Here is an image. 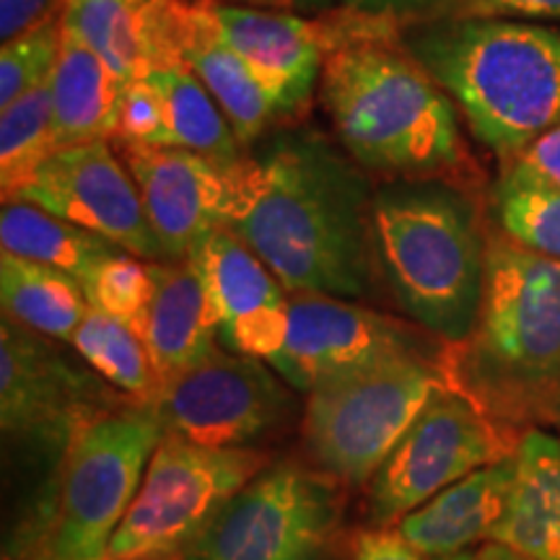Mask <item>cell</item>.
Segmentation results:
<instances>
[{"instance_id": "1", "label": "cell", "mask_w": 560, "mask_h": 560, "mask_svg": "<svg viewBox=\"0 0 560 560\" xmlns=\"http://www.w3.org/2000/svg\"><path fill=\"white\" fill-rule=\"evenodd\" d=\"M226 177V223L289 293L359 301L376 285L371 177L314 128L257 140Z\"/></svg>"}, {"instance_id": "2", "label": "cell", "mask_w": 560, "mask_h": 560, "mask_svg": "<svg viewBox=\"0 0 560 560\" xmlns=\"http://www.w3.org/2000/svg\"><path fill=\"white\" fill-rule=\"evenodd\" d=\"M319 104L342 151L371 179L467 182L459 107L402 42V26L340 9L319 16Z\"/></svg>"}, {"instance_id": "3", "label": "cell", "mask_w": 560, "mask_h": 560, "mask_svg": "<svg viewBox=\"0 0 560 560\" xmlns=\"http://www.w3.org/2000/svg\"><path fill=\"white\" fill-rule=\"evenodd\" d=\"M369 231L376 280L397 312L450 346L470 340L488 262L470 192L450 179L380 182Z\"/></svg>"}, {"instance_id": "4", "label": "cell", "mask_w": 560, "mask_h": 560, "mask_svg": "<svg viewBox=\"0 0 560 560\" xmlns=\"http://www.w3.org/2000/svg\"><path fill=\"white\" fill-rule=\"evenodd\" d=\"M405 47L503 164L560 128V32L532 21L441 19L402 30Z\"/></svg>"}, {"instance_id": "5", "label": "cell", "mask_w": 560, "mask_h": 560, "mask_svg": "<svg viewBox=\"0 0 560 560\" xmlns=\"http://www.w3.org/2000/svg\"><path fill=\"white\" fill-rule=\"evenodd\" d=\"M462 346L459 387L490 416L540 412L560 392V260L488 236L480 317Z\"/></svg>"}, {"instance_id": "6", "label": "cell", "mask_w": 560, "mask_h": 560, "mask_svg": "<svg viewBox=\"0 0 560 560\" xmlns=\"http://www.w3.org/2000/svg\"><path fill=\"white\" fill-rule=\"evenodd\" d=\"M450 384L457 371L441 353L392 359L319 384L306 392V452L335 480L366 486Z\"/></svg>"}, {"instance_id": "7", "label": "cell", "mask_w": 560, "mask_h": 560, "mask_svg": "<svg viewBox=\"0 0 560 560\" xmlns=\"http://www.w3.org/2000/svg\"><path fill=\"white\" fill-rule=\"evenodd\" d=\"M268 467L249 450H210L164 436L153 452L132 506L112 537L107 560H161L185 550L221 509Z\"/></svg>"}, {"instance_id": "8", "label": "cell", "mask_w": 560, "mask_h": 560, "mask_svg": "<svg viewBox=\"0 0 560 560\" xmlns=\"http://www.w3.org/2000/svg\"><path fill=\"white\" fill-rule=\"evenodd\" d=\"M164 431L151 410L104 412L66 452L50 540L52 560H107Z\"/></svg>"}, {"instance_id": "9", "label": "cell", "mask_w": 560, "mask_h": 560, "mask_svg": "<svg viewBox=\"0 0 560 560\" xmlns=\"http://www.w3.org/2000/svg\"><path fill=\"white\" fill-rule=\"evenodd\" d=\"M340 480L296 462L270 465L231 499L185 560H322L342 522Z\"/></svg>"}, {"instance_id": "10", "label": "cell", "mask_w": 560, "mask_h": 560, "mask_svg": "<svg viewBox=\"0 0 560 560\" xmlns=\"http://www.w3.org/2000/svg\"><path fill=\"white\" fill-rule=\"evenodd\" d=\"M514 452L495 418L459 382L450 384L436 392L369 482V524L397 527L444 488Z\"/></svg>"}, {"instance_id": "11", "label": "cell", "mask_w": 560, "mask_h": 560, "mask_svg": "<svg viewBox=\"0 0 560 560\" xmlns=\"http://www.w3.org/2000/svg\"><path fill=\"white\" fill-rule=\"evenodd\" d=\"M285 387L270 363L219 348L208 361L161 382L145 408L164 436L210 450H249L289 412Z\"/></svg>"}, {"instance_id": "12", "label": "cell", "mask_w": 560, "mask_h": 560, "mask_svg": "<svg viewBox=\"0 0 560 560\" xmlns=\"http://www.w3.org/2000/svg\"><path fill=\"white\" fill-rule=\"evenodd\" d=\"M450 342L410 319L392 317L350 299L291 293L285 346L270 366L296 392L408 355H439Z\"/></svg>"}, {"instance_id": "13", "label": "cell", "mask_w": 560, "mask_h": 560, "mask_svg": "<svg viewBox=\"0 0 560 560\" xmlns=\"http://www.w3.org/2000/svg\"><path fill=\"white\" fill-rule=\"evenodd\" d=\"M102 382L52 338L0 322V425L9 439L68 452L79 431L104 416L109 389Z\"/></svg>"}, {"instance_id": "14", "label": "cell", "mask_w": 560, "mask_h": 560, "mask_svg": "<svg viewBox=\"0 0 560 560\" xmlns=\"http://www.w3.org/2000/svg\"><path fill=\"white\" fill-rule=\"evenodd\" d=\"M13 200L32 202L62 221L94 231L140 260L164 262L136 179L109 140L58 149Z\"/></svg>"}, {"instance_id": "15", "label": "cell", "mask_w": 560, "mask_h": 560, "mask_svg": "<svg viewBox=\"0 0 560 560\" xmlns=\"http://www.w3.org/2000/svg\"><path fill=\"white\" fill-rule=\"evenodd\" d=\"M117 156L136 179L145 219L164 262H185L226 223V177L198 153L177 145L115 140Z\"/></svg>"}, {"instance_id": "16", "label": "cell", "mask_w": 560, "mask_h": 560, "mask_svg": "<svg viewBox=\"0 0 560 560\" xmlns=\"http://www.w3.org/2000/svg\"><path fill=\"white\" fill-rule=\"evenodd\" d=\"M219 319V338L234 353L270 363L291 325V293L234 231L221 226L190 257Z\"/></svg>"}, {"instance_id": "17", "label": "cell", "mask_w": 560, "mask_h": 560, "mask_svg": "<svg viewBox=\"0 0 560 560\" xmlns=\"http://www.w3.org/2000/svg\"><path fill=\"white\" fill-rule=\"evenodd\" d=\"M210 21L221 39L247 62L278 117L304 109L314 86H319L325 39L319 21L301 19L285 9L208 0Z\"/></svg>"}, {"instance_id": "18", "label": "cell", "mask_w": 560, "mask_h": 560, "mask_svg": "<svg viewBox=\"0 0 560 560\" xmlns=\"http://www.w3.org/2000/svg\"><path fill=\"white\" fill-rule=\"evenodd\" d=\"M170 39L182 66L198 75L244 149L268 136L278 112L247 62L215 32L208 0H170Z\"/></svg>"}, {"instance_id": "19", "label": "cell", "mask_w": 560, "mask_h": 560, "mask_svg": "<svg viewBox=\"0 0 560 560\" xmlns=\"http://www.w3.org/2000/svg\"><path fill=\"white\" fill-rule=\"evenodd\" d=\"M511 480L514 454L444 488L429 503L410 511L397 524V532L429 560L467 552L472 545L490 540L506 509Z\"/></svg>"}, {"instance_id": "20", "label": "cell", "mask_w": 560, "mask_h": 560, "mask_svg": "<svg viewBox=\"0 0 560 560\" xmlns=\"http://www.w3.org/2000/svg\"><path fill=\"white\" fill-rule=\"evenodd\" d=\"M143 340L159 384L195 369L219 350V319L192 260L153 262V299Z\"/></svg>"}, {"instance_id": "21", "label": "cell", "mask_w": 560, "mask_h": 560, "mask_svg": "<svg viewBox=\"0 0 560 560\" xmlns=\"http://www.w3.org/2000/svg\"><path fill=\"white\" fill-rule=\"evenodd\" d=\"M490 542L532 560H560V433L532 429L514 452V480Z\"/></svg>"}, {"instance_id": "22", "label": "cell", "mask_w": 560, "mask_h": 560, "mask_svg": "<svg viewBox=\"0 0 560 560\" xmlns=\"http://www.w3.org/2000/svg\"><path fill=\"white\" fill-rule=\"evenodd\" d=\"M50 86L58 149L115 138L122 83L100 55L89 50L66 26Z\"/></svg>"}, {"instance_id": "23", "label": "cell", "mask_w": 560, "mask_h": 560, "mask_svg": "<svg viewBox=\"0 0 560 560\" xmlns=\"http://www.w3.org/2000/svg\"><path fill=\"white\" fill-rule=\"evenodd\" d=\"M0 301L3 317L68 346L89 312L79 278L11 252H0Z\"/></svg>"}, {"instance_id": "24", "label": "cell", "mask_w": 560, "mask_h": 560, "mask_svg": "<svg viewBox=\"0 0 560 560\" xmlns=\"http://www.w3.org/2000/svg\"><path fill=\"white\" fill-rule=\"evenodd\" d=\"M0 244L3 252L24 257V260L58 268L81 283L115 252L109 240L86 231L75 223L62 221L39 206L24 200H3L0 210Z\"/></svg>"}, {"instance_id": "25", "label": "cell", "mask_w": 560, "mask_h": 560, "mask_svg": "<svg viewBox=\"0 0 560 560\" xmlns=\"http://www.w3.org/2000/svg\"><path fill=\"white\" fill-rule=\"evenodd\" d=\"M149 79L164 94L172 145L198 153L223 174L242 164L247 149L234 136L226 115L190 68L153 70Z\"/></svg>"}, {"instance_id": "26", "label": "cell", "mask_w": 560, "mask_h": 560, "mask_svg": "<svg viewBox=\"0 0 560 560\" xmlns=\"http://www.w3.org/2000/svg\"><path fill=\"white\" fill-rule=\"evenodd\" d=\"M70 346L100 380L125 395L151 400L159 389V374L143 335L132 330L128 322L89 306Z\"/></svg>"}, {"instance_id": "27", "label": "cell", "mask_w": 560, "mask_h": 560, "mask_svg": "<svg viewBox=\"0 0 560 560\" xmlns=\"http://www.w3.org/2000/svg\"><path fill=\"white\" fill-rule=\"evenodd\" d=\"M145 0H68L62 26L104 60L120 83L145 79L140 9Z\"/></svg>"}, {"instance_id": "28", "label": "cell", "mask_w": 560, "mask_h": 560, "mask_svg": "<svg viewBox=\"0 0 560 560\" xmlns=\"http://www.w3.org/2000/svg\"><path fill=\"white\" fill-rule=\"evenodd\" d=\"M58 151L55 136L52 86L26 91L21 100L0 115V190L3 200H13L32 174Z\"/></svg>"}, {"instance_id": "29", "label": "cell", "mask_w": 560, "mask_h": 560, "mask_svg": "<svg viewBox=\"0 0 560 560\" xmlns=\"http://www.w3.org/2000/svg\"><path fill=\"white\" fill-rule=\"evenodd\" d=\"M493 206L501 234L537 255L560 260V190L503 172Z\"/></svg>"}, {"instance_id": "30", "label": "cell", "mask_w": 560, "mask_h": 560, "mask_svg": "<svg viewBox=\"0 0 560 560\" xmlns=\"http://www.w3.org/2000/svg\"><path fill=\"white\" fill-rule=\"evenodd\" d=\"M81 285L89 306L128 322L143 335L153 299V262H143L130 252H115Z\"/></svg>"}, {"instance_id": "31", "label": "cell", "mask_w": 560, "mask_h": 560, "mask_svg": "<svg viewBox=\"0 0 560 560\" xmlns=\"http://www.w3.org/2000/svg\"><path fill=\"white\" fill-rule=\"evenodd\" d=\"M62 50V19L39 26L3 45L0 52V109L11 107L26 91L52 79Z\"/></svg>"}, {"instance_id": "32", "label": "cell", "mask_w": 560, "mask_h": 560, "mask_svg": "<svg viewBox=\"0 0 560 560\" xmlns=\"http://www.w3.org/2000/svg\"><path fill=\"white\" fill-rule=\"evenodd\" d=\"M112 140L138 145H172L164 94L149 75L122 86L120 104H117V130Z\"/></svg>"}, {"instance_id": "33", "label": "cell", "mask_w": 560, "mask_h": 560, "mask_svg": "<svg viewBox=\"0 0 560 560\" xmlns=\"http://www.w3.org/2000/svg\"><path fill=\"white\" fill-rule=\"evenodd\" d=\"M340 9L363 13V16L387 19L402 30L425 21L452 19L462 0H338Z\"/></svg>"}, {"instance_id": "34", "label": "cell", "mask_w": 560, "mask_h": 560, "mask_svg": "<svg viewBox=\"0 0 560 560\" xmlns=\"http://www.w3.org/2000/svg\"><path fill=\"white\" fill-rule=\"evenodd\" d=\"M503 172L560 190V128L545 132L542 138L527 145L520 156L506 161Z\"/></svg>"}, {"instance_id": "35", "label": "cell", "mask_w": 560, "mask_h": 560, "mask_svg": "<svg viewBox=\"0 0 560 560\" xmlns=\"http://www.w3.org/2000/svg\"><path fill=\"white\" fill-rule=\"evenodd\" d=\"M68 0H0V39L3 45L39 26L62 19Z\"/></svg>"}, {"instance_id": "36", "label": "cell", "mask_w": 560, "mask_h": 560, "mask_svg": "<svg viewBox=\"0 0 560 560\" xmlns=\"http://www.w3.org/2000/svg\"><path fill=\"white\" fill-rule=\"evenodd\" d=\"M452 19L560 21V0H462Z\"/></svg>"}, {"instance_id": "37", "label": "cell", "mask_w": 560, "mask_h": 560, "mask_svg": "<svg viewBox=\"0 0 560 560\" xmlns=\"http://www.w3.org/2000/svg\"><path fill=\"white\" fill-rule=\"evenodd\" d=\"M353 560H429L412 548L397 527H371L353 545Z\"/></svg>"}, {"instance_id": "38", "label": "cell", "mask_w": 560, "mask_h": 560, "mask_svg": "<svg viewBox=\"0 0 560 560\" xmlns=\"http://www.w3.org/2000/svg\"><path fill=\"white\" fill-rule=\"evenodd\" d=\"M478 560H532V558H527V556H522V552L506 548V545L488 542L486 548H480Z\"/></svg>"}, {"instance_id": "39", "label": "cell", "mask_w": 560, "mask_h": 560, "mask_svg": "<svg viewBox=\"0 0 560 560\" xmlns=\"http://www.w3.org/2000/svg\"><path fill=\"white\" fill-rule=\"evenodd\" d=\"M240 5H257V9H293V0H231Z\"/></svg>"}, {"instance_id": "40", "label": "cell", "mask_w": 560, "mask_h": 560, "mask_svg": "<svg viewBox=\"0 0 560 560\" xmlns=\"http://www.w3.org/2000/svg\"><path fill=\"white\" fill-rule=\"evenodd\" d=\"M540 412H542V416H545V418H548V420H550V423H552V425H556V429L560 431V392H558V395H556V397H552V400H550L548 405H545V408H542Z\"/></svg>"}, {"instance_id": "41", "label": "cell", "mask_w": 560, "mask_h": 560, "mask_svg": "<svg viewBox=\"0 0 560 560\" xmlns=\"http://www.w3.org/2000/svg\"><path fill=\"white\" fill-rule=\"evenodd\" d=\"M330 0H293V9H304V11H319L327 9Z\"/></svg>"}, {"instance_id": "42", "label": "cell", "mask_w": 560, "mask_h": 560, "mask_svg": "<svg viewBox=\"0 0 560 560\" xmlns=\"http://www.w3.org/2000/svg\"><path fill=\"white\" fill-rule=\"evenodd\" d=\"M439 560H478V552H459V556H452V558H439Z\"/></svg>"}, {"instance_id": "43", "label": "cell", "mask_w": 560, "mask_h": 560, "mask_svg": "<svg viewBox=\"0 0 560 560\" xmlns=\"http://www.w3.org/2000/svg\"><path fill=\"white\" fill-rule=\"evenodd\" d=\"M161 560H185L182 556H172V558H161Z\"/></svg>"}, {"instance_id": "44", "label": "cell", "mask_w": 560, "mask_h": 560, "mask_svg": "<svg viewBox=\"0 0 560 560\" xmlns=\"http://www.w3.org/2000/svg\"><path fill=\"white\" fill-rule=\"evenodd\" d=\"M26 560H52V558H26Z\"/></svg>"}]
</instances>
